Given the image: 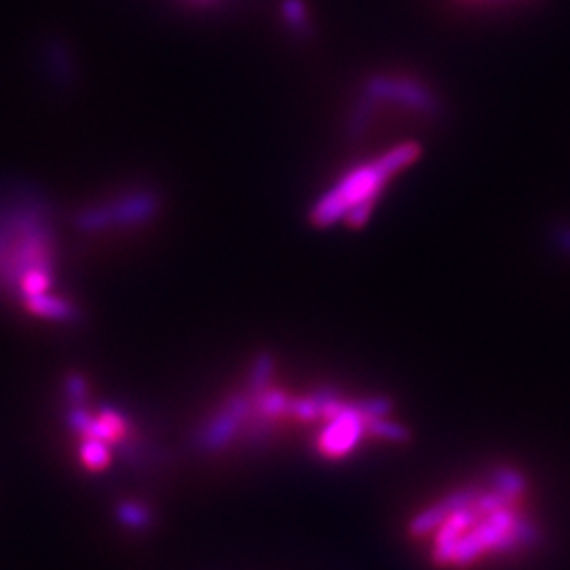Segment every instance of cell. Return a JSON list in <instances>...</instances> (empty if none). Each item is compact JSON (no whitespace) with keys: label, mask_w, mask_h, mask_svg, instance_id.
<instances>
[{"label":"cell","mask_w":570,"mask_h":570,"mask_svg":"<svg viewBox=\"0 0 570 570\" xmlns=\"http://www.w3.org/2000/svg\"><path fill=\"white\" fill-rule=\"evenodd\" d=\"M26 304L34 315H41V317H47L53 321H70L76 317V311L70 307L66 300L51 296L49 292L28 298Z\"/></svg>","instance_id":"cell-4"},{"label":"cell","mask_w":570,"mask_h":570,"mask_svg":"<svg viewBox=\"0 0 570 570\" xmlns=\"http://www.w3.org/2000/svg\"><path fill=\"white\" fill-rule=\"evenodd\" d=\"M81 456L83 463L91 469H104L110 463V450L106 442L95 440V437H87L81 446Z\"/></svg>","instance_id":"cell-6"},{"label":"cell","mask_w":570,"mask_h":570,"mask_svg":"<svg viewBox=\"0 0 570 570\" xmlns=\"http://www.w3.org/2000/svg\"><path fill=\"white\" fill-rule=\"evenodd\" d=\"M273 368H275V361L269 353H260L254 359V366L250 372V391L254 397H258L262 391L269 389Z\"/></svg>","instance_id":"cell-5"},{"label":"cell","mask_w":570,"mask_h":570,"mask_svg":"<svg viewBox=\"0 0 570 570\" xmlns=\"http://www.w3.org/2000/svg\"><path fill=\"white\" fill-rule=\"evenodd\" d=\"M247 414H250V399L245 395H235L231 402L222 408V412L205 425L199 435V448L205 452H216L224 448L233 440V435L243 425Z\"/></svg>","instance_id":"cell-3"},{"label":"cell","mask_w":570,"mask_h":570,"mask_svg":"<svg viewBox=\"0 0 570 570\" xmlns=\"http://www.w3.org/2000/svg\"><path fill=\"white\" fill-rule=\"evenodd\" d=\"M258 406L264 414L269 416H279L283 412L290 410V402H288V395L279 389H266L262 391L258 397Z\"/></svg>","instance_id":"cell-7"},{"label":"cell","mask_w":570,"mask_h":570,"mask_svg":"<svg viewBox=\"0 0 570 570\" xmlns=\"http://www.w3.org/2000/svg\"><path fill=\"white\" fill-rule=\"evenodd\" d=\"M91 423H93L91 414H89L87 410H83L81 406H74V408L70 410V414H68V425H70V429H74L76 433H83V435H85V433L89 431Z\"/></svg>","instance_id":"cell-11"},{"label":"cell","mask_w":570,"mask_h":570,"mask_svg":"<svg viewBox=\"0 0 570 570\" xmlns=\"http://www.w3.org/2000/svg\"><path fill=\"white\" fill-rule=\"evenodd\" d=\"M408 535L435 570H494L541 543L535 488L516 465H494L437 492L418 509Z\"/></svg>","instance_id":"cell-1"},{"label":"cell","mask_w":570,"mask_h":570,"mask_svg":"<svg viewBox=\"0 0 570 570\" xmlns=\"http://www.w3.org/2000/svg\"><path fill=\"white\" fill-rule=\"evenodd\" d=\"M117 516H119V522H123L129 528H144L150 522L148 511L136 503H123L117 511Z\"/></svg>","instance_id":"cell-8"},{"label":"cell","mask_w":570,"mask_h":570,"mask_svg":"<svg viewBox=\"0 0 570 570\" xmlns=\"http://www.w3.org/2000/svg\"><path fill=\"white\" fill-rule=\"evenodd\" d=\"M85 378L81 374H70L66 378V395L72 402V406H81L83 399H85Z\"/></svg>","instance_id":"cell-10"},{"label":"cell","mask_w":570,"mask_h":570,"mask_svg":"<svg viewBox=\"0 0 570 570\" xmlns=\"http://www.w3.org/2000/svg\"><path fill=\"white\" fill-rule=\"evenodd\" d=\"M102 421H106L114 431H117V435L123 433L125 429V421H123V416L117 412V410H110V408H104L102 410Z\"/></svg>","instance_id":"cell-12"},{"label":"cell","mask_w":570,"mask_h":570,"mask_svg":"<svg viewBox=\"0 0 570 570\" xmlns=\"http://www.w3.org/2000/svg\"><path fill=\"white\" fill-rule=\"evenodd\" d=\"M421 157V146L416 142L399 144L378 159L357 165L347 171L328 193H323L311 207V222L319 228L336 222H347L353 228H361L374 209L376 199L383 195L387 182L404 171Z\"/></svg>","instance_id":"cell-2"},{"label":"cell","mask_w":570,"mask_h":570,"mask_svg":"<svg viewBox=\"0 0 570 570\" xmlns=\"http://www.w3.org/2000/svg\"><path fill=\"white\" fill-rule=\"evenodd\" d=\"M290 412L294 416H298L300 421H307V423L317 421V418L321 416L319 406H317L313 395L311 397H302V399H294V402L290 404Z\"/></svg>","instance_id":"cell-9"}]
</instances>
